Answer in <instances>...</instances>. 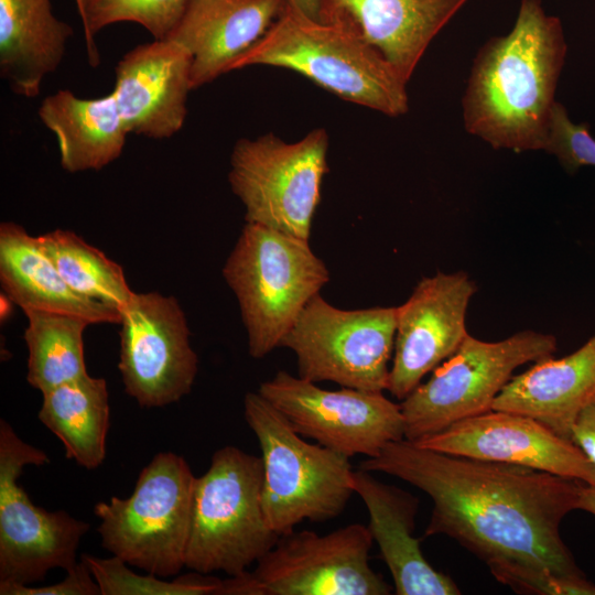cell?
Here are the masks:
<instances>
[{
	"label": "cell",
	"mask_w": 595,
	"mask_h": 595,
	"mask_svg": "<svg viewBox=\"0 0 595 595\" xmlns=\"http://www.w3.org/2000/svg\"><path fill=\"white\" fill-rule=\"evenodd\" d=\"M285 0H188L167 37L192 56V89L231 71L282 13Z\"/></svg>",
	"instance_id": "obj_19"
},
{
	"label": "cell",
	"mask_w": 595,
	"mask_h": 595,
	"mask_svg": "<svg viewBox=\"0 0 595 595\" xmlns=\"http://www.w3.org/2000/svg\"><path fill=\"white\" fill-rule=\"evenodd\" d=\"M571 441L595 465V399L575 419L571 429Z\"/></svg>",
	"instance_id": "obj_32"
},
{
	"label": "cell",
	"mask_w": 595,
	"mask_h": 595,
	"mask_svg": "<svg viewBox=\"0 0 595 595\" xmlns=\"http://www.w3.org/2000/svg\"><path fill=\"white\" fill-rule=\"evenodd\" d=\"M467 0H317L318 20L344 25L409 82L433 39Z\"/></svg>",
	"instance_id": "obj_18"
},
{
	"label": "cell",
	"mask_w": 595,
	"mask_h": 595,
	"mask_svg": "<svg viewBox=\"0 0 595 595\" xmlns=\"http://www.w3.org/2000/svg\"><path fill=\"white\" fill-rule=\"evenodd\" d=\"M223 275L238 300L248 350L257 359L281 345L306 304L329 281L328 269L309 239L250 223Z\"/></svg>",
	"instance_id": "obj_4"
},
{
	"label": "cell",
	"mask_w": 595,
	"mask_h": 595,
	"mask_svg": "<svg viewBox=\"0 0 595 595\" xmlns=\"http://www.w3.org/2000/svg\"><path fill=\"white\" fill-rule=\"evenodd\" d=\"M555 336L526 329L498 342L468 335L458 349L400 403L404 439L419 442L452 424L493 410L520 366L552 357Z\"/></svg>",
	"instance_id": "obj_8"
},
{
	"label": "cell",
	"mask_w": 595,
	"mask_h": 595,
	"mask_svg": "<svg viewBox=\"0 0 595 595\" xmlns=\"http://www.w3.org/2000/svg\"><path fill=\"white\" fill-rule=\"evenodd\" d=\"M292 69L336 96L389 117L408 112V82L353 30L286 2L266 34L232 65Z\"/></svg>",
	"instance_id": "obj_3"
},
{
	"label": "cell",
	"mask_w": 595,
	"mask_h": 595,
	"mask_svg": "<svg viewBox=\"0 0 595 595\" xmlns=\"http://www.w3.org/2000/svg\"><path fill=\"white\" fill-rule=\"evenodd\" d=\"M79 15L83 13V0H75Z\"/></svg>",
	"instance_id": "obj_36"
},
{
	"label": "cell",
	"mask_w": 595,
	"mask_h": 595,
	"mask_svg": "<svg viewBox=\"0 0 595 595\" xmlns=\"http://www.w3.org/2000/svg\"><path fill=\"white\" fill-rule=\"evenodd\" d=\"M577 509L595 516V486L581 484Z\"/></svg>",
	"instance_id": "obj_33"
},
{
	"label": "cell",
	"mask_w": 595,
	"mask_h": 595,
	"mask_svg": "<svg viewBox=\"0 0 595 595\" xmlns=\"http://www.w3.org/2000/svg\"><path fill=\"white\" fill-rule=\"evenodd\" d=\"M108 1L110 0H83V13L80 15V19H82L84 31L87 28L88 13Z\"/></svg>",
	"instance_id": "obj_35"
},
{
	"label": "cell",
	"mask_w": 595,
	"mask_h": 595,
	"mask_svg": "<svg viewBox=\"0 0 595 595\" xmlns=\"http://www.w3.org/2000/svg\"><path fill=\"white\" fill-rule=\"evenodd\" d=\"M23 338L28 346L29 385L42 393L87 375L83 335L91 323L80 316L45 311L26 312Z\"/></svg>",
	"instance_id": "obj_26"
},
{
	"label": "cell",
	"mask_w": 595,
	"mask_h": 595,
	"mask_svg": "<svg viewBox=\"0 0 595 595\" xmlns=\"http://www.w3.org/2000/svg\"><path fill=\"white\" fill-rule=\"evenodd\" d=\"M0 283L6 295L24 313H65L91 324L120 322L118 309L76 293L45 253L39 237L11 221L0 225Z\"/></svg>",
	"instance_id": "obj_22"
},
{
	"label": "cell",
	"mask_w": 595,
	"mask_h": 595,
	"mask_svg": "<svg viewBox=\"0 0 595 595\" xmlns=\"http://www.w3.org/2000/svg\"><path fill=\"white\" fill-rule=\"evenodd\" d=\"M327 148L322 128L291 143L272 133L238 140L228 181L245 206L246 223L309 239L327 172Z\"/></svg>",
	"instance_id": "obj_9"
},
{
	"label": "cell",
	"mask_w": 595,
	"mask_h": 595,
	"mask_svg": "<svg viewBox=\"0 0 595 595\" xmlns=\"http://www.w3.org/2000/svg\"><path fill=\"white\" fill-rule=\"evenodd\" d=\"M188 0H110L87 15L84 31L86 50L93 67L99 64L95 34L118 22L142 25L154 40H165L182 19Z\"/></svg>",
	"instance_id": "obj_29"
},
{
	"label": "cell",
	"mask_w": 595,
	"mask_h": 595,
	"mask_svg": "<svg viewBox=\"0 0 595 595\" xmlns=\"http://www.w3.org/2000/svg\"><path fill=\"white\" fill-rule=\"evenodd\" d=\"M258 392L300 435L348 458L375 457L388 443L404 439L401 407L383 391L327 390L279 370Z\"/></svg>",
	"instance_id": "obj_12"
},
{
	"label": "cell",
	"mask_w": 595,
	"mask_h": 595,
	"mask_svg": "<svg viewBox=\"0 0 595 595\" xmlns=\"http://www.w3.org/2000/svg\"><path fill=\"white\" fill-rule=\"evenodd\" d=\"M72 35V26L54 15L51 0H0L1 77L14 94L36 97Z\"/></svg>",
	"instance_id": "obj_23"
},
{
	"label": "cell",
	"mask_w": 595,
	"mask_h": 595,
	"mask_svg": "<svg viewBox=\"0 0 595 595\" xmlns=\"http://www.w3.org/2000/svg\"><path fill=\"white\" fill-rule=\"evenodd\" d=\"M119 324L118 368L128 396L142 408H158L190 393L198 357L174 296L133 292L120 310Z\"/></svg>",
	"instance_id": "obj_14"
},
{
	"label": "cell",
	"mask_w": 595,
	"mask_h": 595,
	"mask_svg": "<svg viewBox=\"0 0 595 595\" xmlns=\"http://www.w3.org/2000/svg\"><path fill=\"white\" fill-rule=\"evenodd\" d=\"M192 56L173 40H153L116 66L115 94L129 133L169 139L184 125L192 90Z\"/></svg>",
	"instance_id": "obj_17"
},
{
	"label": "cell",
	"mask_w": 595,
	"mask_h": 595,
	"mask_svg": "<svg viewBox=\"0 0 595 595\" xmlns=\"http://www.w3.org/2000/svg\"><path fill=\"white\" fill-rule=\"evenodd\" d=\"M289 4L298 8L309 17L318 20L317 0H285Z\"/></svg>",
	"instance_id": "obj_34"
},
{
	"label": "cell",
	"mask_w": 595,
	"mask_h": 595,
	"mask_svg": "<svg viewBox=\"0 0 595 595\" xmlns=\"http://www.w3.org/2000/svg\"><path fill=\"white\" fill-rule=\"evenodd\" d=\"M1 595H98L100 588L88 566L80 560L67 570L66 577L46 586H29L17 582H0Z\"/></svg>",
	"instance_id": "obj_31"
},
{
	"label": "cell",
	"mask_w": 595,
	"mask_h": 595,
	"mask_svg": "<svg viewBox=\"0 0 595 595\" xmlns=\"http://www.w3.org/2000/svg\"><path fill=\"white\" fill-rule=\"evenodd\" d=\"M50 462L42 450L24 442L0 421V582L31 584L52 569H72L89 524L65 510L37 507L18 479L26 465Z\"/></svg>",
	"instance_id": "obj_11"
},
{
	"label": "cell",
	"mask_w": 595,
	"mask_h": 595,
	"mask_svg": "<svg viewBox=\"0 0 595 595\" xmlns=\"http://www.w3.org/2000/svg\"><path fill=\"white\" fill-rule=\"evenodd\" d=\"M594 399L595 334L572 354L541 359L513 375L493 410L531 416L571 440L575 419Z\"/></svg>",
	"instance_id": "obj_21"
},
{
	"label": "cell",
	"mask_w": 595,
	"mask_h": 595,
	"mask_svg": "<svg viewBox=\"0 0 595 595\" xmlns=\"http://www.w3.org/2000/svg\"><path fill=\"white\" fill-rule=\"evenodd\" d=\"M544 151L553 154L570 173L595 166V138L586 123L573 122L565 107L556 102Z\"/></svg>",
	"instance_id": "obj_30"
},
{
	"label": "cell",
	"mask_w": 595,
	"mask_h": 595,
	"mask_svg": "<svg viewBox=\"0 0 595 595\" xmlns=\"http://www.w3.org/2000/svg\"><path fill=\"white\" fill-rule=\"evenodd\" d=\"M476 284L464 271L421 279L397 306V329L387 390L407 398L468 336L466 314Z\"/></svg>",
	"instance_id": "obj_15"
},
{
	"label": "cell",
	"mask_w": 595,
	"mask_h": 595,
	"mask_svg": "<svg viewBox=\"0 0 595 595\" xmlns=\"http://www.w3.org/2000/svg\"><path fill=\"white\" fill-rule=\"evenodd\" d=\"M196 476L185 458L160 452L143 467L132 494L94 507L101 545L128 565L160 577L185 566Z\"/></svg>",
	"instance_id": "obj_7"
},
{
	"label": "cell",
	"mask_w": 595,
	"mask_h": 595,
	"mask_svg": "<svg viewBox=\"0 0 595 595\" xmlns=\"http://www.w3.org/2000/svg\"><path fill=\"white\" fill-rule=\"evenodd\" d=\"M261 457L235 446L217 450L196 477L185 566L194 572L239 575L278 541L262 508Z\"/></svg>",
	"instance_id": "obj_6"
},
{
	"label": "cell",
	"mask_w": 595,
	"mask_h": 595,
	"mask_svg": "<svg viewBox=\"0 0 595 595\" xmlns=\"http://www.w3.org/2000/svg\"><path fill=\"white\" fill-rule=\"evenodd\" d=\"M244 416L261 450L269 528L281 536L305 520L338 517L355 494L349 458L305 441L258 391L245 396Z\"/></svg>",
	"instance_id": "obj_5"
},
{
	"label": "cell",
	"mask_w": 595,
	"mask_h": 595,
	"mask_svg": "<svg viewBox=\"0 0 595 595\" xmlns=\"http://www.w3.org/2000/svg\"><path fill=\"white\" fill-rule=\"evenodd\" d=\"M353 489L364 501L368 528L388 566L397 595H459L454 580L434 569L413 536L419 500L402 488L386 484L359 468Z\"/></svg>",
	"instance_id": "obj_20"
},
{
	"label": "cell",
	"mask_w": 595,
	"mask_h": 595,
	"mask_svg": "<svg viewBox=\"0 0 595 595\" xmlns=\"http://www.w3.org/2000/svg\"><path fill=\"white\" fill-rule=\"evenodd\" d=\"M42 394L39 420L62 442L66 457L86 469L99 467L110 418L106 380L87 374Z\"/></svg>",
	"instance_id": "obj_25"
},
{
	"label": "cell",
	"mask_w": 595,
	"mask_h": 595,
	"mask_svg": "<svg viewBox=\"0 0 595 595\" xmlns=\"http://www.w3.org/2000/svg\"><path fill=\"white\" fill-rule=\"evenodd\" d=\"M42 248L65 282L79 295L118 309L129 301V288L120 264L69 230L39 236Z\"/></svg>",
	"instance_id": "obj_27"
},
{
	"label": "cell",
	"mask_w": 595,
	"mask_h": 595,
	"mask_svg": "<svg viewBox=\"0 0 595 595\" xmlns=\"http://www.w3.org/2000/svg\"><path fill=\"white\" fill-rule=\"evenodd\" d=\"M413 443L436 452L523 466L595 486V465L575 443L520 413L490 410Z\"/></svg>",
	"instance_id": "obj_16"
},
{
	"label": "cell",
	"mask_w": 595,
	"mask_h": 595,
	"mask_svg": "<svg viewBox=\"0 0 595 595\" xmlns=\"http://www.w3.org/2000/svg\"><path fill=\"white\" fill-rule=\"evenodd\" d=\"M37 113L55 136L61 165L69 173L107 166L121 155L129 134L112 91L80 98L60 89L42 100Z\"/></svg>",
	"instance_id": "obj_24"
},
{
	"label": "cell",
	"mask_w": 595,
	"mask_h": 595,
	"mask_svg": "<svg viewBox=\"0 0 595 595\" xmlns=\"http://www.w3.org/2000/svg\"><path fill=\"white\" fill-rule=\"evenodd\" d=\"M359 468L397 477L433 502L424 537L446 536L513 592L595 595L560 534L580 482L523 466L436 452L405 439Z\"/></svg>",
	"instance_id": "obj_1"
},
{
	"label": "cell",
	"mask_w": 595,
	"mask_h": 595,
	"mask_svg": "<svg viewBox=\"0 0 595 595\" xmlns=\"http://www.w3.org/2000/svg\"><path fill=\"white\" fill-rule=\"evenodd\" d=\"M372 542L361 523L281 534L251 572L258 595H388L392 587L369 563Z\"/></svg>",
	"instance_id": "obj_13"
},
{
	"label": "cell",
	"mask_w": 595,
	"mask_h": 595,
	"mask_svg": "<svg viewBox=\"0 0 595 595\" xmlns=\"http://www.w3.org/2000/svg\"><path fill=\"white\" fill-rule=\"evenodd\" d=\"M567 44L541 0H521L512 29L477 51L462 98L465 130L494 149L545 148Z\"/></svg>",
	"instance_id": "obj_2"
},
{
	"label": "cell",
	"mask_w": 595,
	"mask_h": 595,
	"mask_svg": "<svg viewBox=\"0 0 595 595\" xmlns=\"http://www.w3.org/2000/svg\"><path fill=\"white\" fill-rule=\"evenodd\" d=\"M396 329L397 306L340 310L317 294L280 346L293 351L303 379L385 391Z\"/></svg>",
	"instance_id": "obj_10"
},
{
	"label": "cell",
	"mask_w": 595,
	"mask_h": 595,
	"mask_svg": "<svg viewBox=\"0 0 595 595\" xmlns=\"http://www.w3.org/2000/svg\"><path fill=\"white\" fill-rule=\"evenodd\" d=\"M101 595H223V580L209 574L193 573L164 581L148 573L141 575L128 569L117 556L109 559L83 554Z\"/></svg>",
	"instance_id": "obj_28"
}]
</instances>
